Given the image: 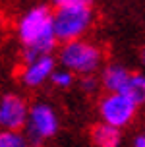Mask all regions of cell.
<instances>
[{"mask_svg":"<svg viewBox=\"0 0 145 147\" xmlns=\"http://www.w3.org/2000/svg\"><path fill=\"white\" fill-rule=\"evenodd\" d=\"M18 39L23 45V62L52 54L58 39L54 35V12L47 4L29 8L16 25Z\"/></svg>","mask_w":145,"mask_h":147,"instance_id":"6da1fadb","label":"cell"},{"mask_svg":"<svg viewBox=\"0 0 145 147\" xmlns=\"http://www.w3.org/2000/svg\"><path fill=\"white\" fill-rule=\"evenodd\" d=\"M58 62L62 68L70 70L74 76H95L103 64V51L91 41L80 39L72 43H64L58 51Z\"/></svg>","mask_w":145,"mask_h":147,"instance_id":"7a4b0ae2","label":"cell"},{"mask_svg":"<svg viewBox=\"0 0 145 147\" xmlns=\"http://www.w3.org/2000/svg\"><path fill=\"white\" fill-rule=\"evenodd\" d=\"M93 20L95 14L91 4L56 10L54 12V35H56L58 43L64 45L83 39V35L91 29Z\"/></svg>","mask_w":145,"mask_h":147,"instance_id":"3957f363","label":"cell"},{"mask_svg":"<svg viewBox=\"0 0 145 147\" xmlns=\"http://www.w3.org/2000/svg\"><path fill=\"white\" fill-rule=\"evenodd\" d=\"M58 128H60L58 114L49 103H35L29 107L27 126H25L23 134L27 136L29 143L33 147L43 145L47 140L54 138Z\"/></svg>","mask_w":145,"mask_h":147,"instance_id":"277c9868","label":"cell"},{"mask_svg":"<svg viewBox=\"0 0 145 147\" xmlns=\"http://www.w3.org/2000/svg\"><path fill=\"white\" fill-rule=\"evenodd\" d=\"M138 105L124 93H105L99 99V116L101 122L122 130L134 122L138 114Z\"/></svg>","mask_w":145,"mask_h":147,"instance_id":"5b68a950","label":"cell"},{"mask_svg":"<svg viewBox=\"0 0 145 147\" xmlns=\"http://www.w3.org/2000/svg\"><path fill=\"white\" fill-rule=\"evenodd\" d=\"M29 105L18 93H6L0 97V130L23 132L27 126Z\"/></svg>","mask_w":145,"mask_h":147,"instance_id":"8992f818","label":"cell"},{"mask_svg":"<svg viewBox=\"0 0 145 147\" xmlns=\"http://www.w3.org/2000/svg\"><path fill=\"white\" fill-rule=\"evenodd\" d=\"M56 62L58 60L52 54L35 58L31 62H25L22 68V74H20L22 83L27 85V87H39V85H43L47 81H51L52 74L56 70Z\"/></svg>","mask_w":145,"mask_h":147,"instance_id":"52a82bcc","label":"cell"},{"mask_svg":"<svg viewBox=\"0 0 145 147\" xmlns=\"http://www.w3.org/2000/svg\"><path fill=\"white\" fill-rule=\"evenodd\" d=\"M130 76H132V72L126 66L112 62V64H107L103 68L99 81H101L103 89L107 93H122L126 89V83L130 80Z\"/></svg>","mask_w":145,"mask_h":147,"instance_id":"ba28073f","label":"cell"},{"mask_svg":"<svg viewBox=\"0 0 145 147\" xmlns=\"http://www.w3.org/2000/svg\"><path fill=\"white\" fill-rule=\"evenodd\" d=\"M91 141L95 147H118L122 143V130L99 122L91 128Z\"/></svg>","mask_w":145,"mask_h":147,"instance_id":"9c48e42d","label":"cell"},{"mask_svg":"<svg viewBox=\"0 0 145 147\" xmlns=\"http://www.w3.org/2000/svg\"><path fill=\"white\" fill-rule=\"evenodd\" d=\"M122 93L126 97H130L138 107H145V74L132 72L130 80L126 83V89Z\"/></svg>","mask_w":145,"mask_h":147,"instance_id":"30bf717a","label":"cell"},{"mask_svg":"<svg viewBox=\"0 0 145 147\" xmlns=\"http://www.w3.org/2000/svg\"><path fill=\"white\" fill-rule=\"evenodd\" d=\"M0 147H33L23 132H4L0 130Z\"/></svg>","mask_w":145,"mask_h":147,"instance_id":"8fae6325","label":"cell"},{"mask_svg":"<svg viewBox=\"0 0 145 147\" xmlns=\"http://www.w3.org/2000/svg\"><path fill=\"white\" fill-rule=\"evenodd\" d=\"M74 81H76V76H74L70 70H66V68H56L54 74H52V78H51V83L54 85V87H58V89L72 87Z\"/></svg>","mask_w":145,"mask_h":147,"instance_id":"7c38bea8","label":"cell"},{"mask_svg":"<svg viewBox=\"0 0 145 147\" xmlns=\"http://www.w3.org/2000/svg\"><path fill=\"white\" fill-rule=\"evenodd\" d=\"M99 83H101V81H97L95 76H87V78H81L80 87L83 89V93H95L97 87H99Z\"/></svg>","mask_w":145,"mask_h":147,"instance_id":"4fadbf2b","label":"cell"},{"mask_svg":"<svg viewBox=\"0 0 145 147\" xmlns=\"http://www.w3.org/2000/svg\"><path fill=\"white\" fill-rule=\"evenodd\" d=\"M52 4L56 10H62V8H76L83 6V4H91V0H52Z\"/></svg>","mask_w":145,"mask_h":147,"instance_id":"5bb4252c","label":"cell"},{"mask_svg":"<svg viewBox=\"0 0 145 147\" xmlns=\"http://www.w3.org/2000/svg\"><path fill=\"white\" fill-rule=\"evenodd\" d=\"M134 147H145V134H139L134 140Z\"/></svg>","mask_w":145,"mask_h":147,"instance_id":"9a60e30c","label":"cell"},{"mask_svg":"<svg viewBox=\"0 0 145 147\" xmlns=\"http://www.w3.org/2000/svg\"><path fill=\"white\" fill-rule=\"evenodd\" d=\"M139 60L145 64V47H141V51H139Z\"/></svg>","mask_w":145,"mask_h":147,"instance_id":"2e32d148","label":"cell"},{"mask_svg":"<svg viewBox=\"0 0 145 147\" xmlns=\"http://www.w3.org/2000/svg\"><path fill=\"white\" fill-rule=\"evenodd\" d=\"M0 25H2V14H0Z\"/></svg>","mask_w":145,"mask_h":147,"instance_id":"e0dca14e","label":"cell"}]
</instances>
